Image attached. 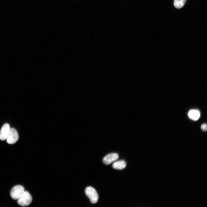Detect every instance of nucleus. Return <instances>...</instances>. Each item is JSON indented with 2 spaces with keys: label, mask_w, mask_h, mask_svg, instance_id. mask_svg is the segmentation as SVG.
<instances>
[{
  "label": "nucleus",
  "mask_w": 207,
  "mask_h": 207,
  "mask_svg": "<svg viewBox=\"0 0 207 207\" xmlns=\"http://www.w3.org/2000/svg\"><path fill=\"white\" fill-rule=\"evenodd\" d=\"M32 197L28 192L24 191L21 197L18 199V203L22 206L29 205L32 201Z\"/></svg>",
  "instance_id": "f257e3e1"
},
{
  "label": "nucleus",
  "mask_w": 207,
  "mask_h": 207,
  "mask_svg": "<svg viewBox=\"0 0 207 207\" xmlns=\"http://www.w3.org/2000/svg\"><path fill=\"white\" fill-rule=\"evenodd\" d=\"M86 195L89 198L92 204L96 203L98 201L99 196L96 191L93 187H88L85 190Z\"/></svg>",
  "instance_id": "f03ea898"
},
{
  "label": "nucleus",
  "mask_w": 207,
  "mask_h": 207,
  "mask_svg": "<svg viewBox=\"0 0 207 207\" xmlns=\"http://www.w3.org/2000/svg\"><path fill=\"white\" fill-rule=\"evenodd\" d=\"M24 189L21 185H17L14 187L10 192V195L12 199L18 200L24 192Z\"/></svg>",
  "instance_id": "7ed1b4c3"
},
{
  "label": "nucleus",
  "mask_w": 207,
  "mask_h": 207,
  "mask_svg": "<svg viewBox=\"0 0 207 207\" xmlns=\"http://www.w3.org/2000/svg\"><path fill=\"white\" fill-rule=\"evenodd\" d=\"M19 136L17 131L14 128H10L9 132L6 139L7 143L9 144H13L18 140Z\"/></svg>",
  "instance_id": "20e7f679"
},
{
  "label": "nucleus",
  "mask_w": 207,
  "mask_h": 207,
  "mask_svg": "<svg viewBox=\"0 0 207 207\" xmlns=\"http://www.w3.org/2000/svg\"><path fill=\"white\" fill-rule=\"evenodd\" d=\"M118 157V155L117 153H110L107 155L103 158V162L105 164L109 165L117 160Z\"/></svg>",
  "instance_id": "39448f33"
},
{
  "label": "nucleus",
  "mask_w": 207,
  "mask_h": 207,
  "mask_svg": "<svg viewBox=\"0 0 207 207\" xmlns=\"http://www.w3.org/2000/svg\"><path fill=\"white\" fill-rule=\"evenodd\" d=\"M10 127L9 124L7 123L4 124L2 126L0 130V139L5 140L6 139L9 134Z\"/></svg>",
  "instance_id": "423d86ee"
},
{
  "label": "nucleus",
  "mask_w": 207,
  "mask_h": 207,
  "mask_svg": "<svg viewBox=\"0 0 207 207\" xmlns=\"http://www.w3.org/2000/svg\"><path fill=\"white\" fill-rule=\"evenodd\" d=\"M126 166V163L125 161L120 160L114 162L113 164V168L116 169L121 170L124 168Z\"/></svg>",
  "instance_id": "0eeeda50"
},
{
  "label": "nucleus",
  "mask_w": 207,
  "mask_h": 207,
  "mask_svg": "<svg viewBox=\"0 0 207 207\" xmlns=\"http://www.w3.org/2000/svg\"><path fill=\"white\" fill-rule=\"evenodd\" d=\"M188 116L191 119L194 120H196L199 118L200 113L199 111L197 110H192L189 111Z\"/></svg>",
  "instance_id": "6e6552de"
},
{
  "label": "nucleus",
  "mask_w": 207,
  "mask_h": 207,
  "mask_svg": "<svg viewBox=\"0 0 207 207\" xmlns=\"http://www.w3.org/2000/svg\"><path fill=\"white\" fill-rule=\"evenodd\" d=\"M187 0H174V5L178 9L182 7L184 5Z\"/></svg>",
  "instance_id": "1a4fd4ad"
},
{
  "label": "nucleus",
  "mask_w": 207,
  "mask_h": 207,
  "mask_svg": "<svg viewBox=\"0 0 207 207\" xmlns=\"http://www.w3.org/2000/svg\"><path fill=\"white\" fill-rule=\"evenodd\" d=\"M201 129L204 131H206L207 129V125L206 124H203L201 126Z\"/></svg>",
  "instance_id": "9d476101"
}]
</instances>
